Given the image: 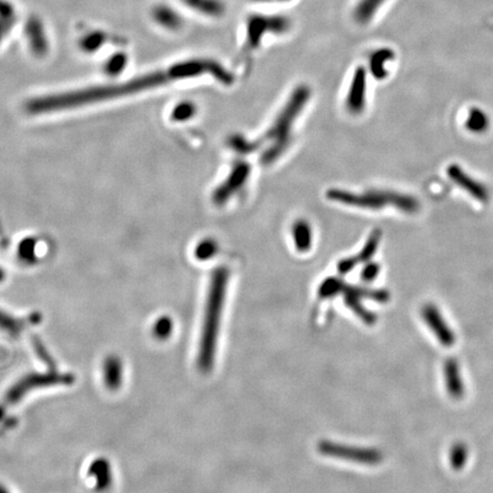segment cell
Instances as JSON below:
<instances>
[{
  "instance_id": "6da1fadb",
  "label": "cell",
  "mask_w": 493,
  "mask_h": 493,
  "mask_svg": "<svg viewBox=\"0 0 493 493\" xmlns=\"http://www.w3.org/2000/svg\"><path fill=\"white\" fill-rule=\"evenodd\" d=\"M203 74H210L215 79L227 86L234 83V76L223 65L214 60H190L172 65L166 70L156 71L143 77L127 81L126 83L114 86L93 87L77 92L65 93L58 95L43 96L34 98L27 104V110L32 114H49L56 111L68 110L72 107L94 104L97 102L107 101L121 96L132 95L135 93L163 86L175 80L199 77Z\"/></svg>"
},
{
  "instance_id": "7a4b0ae2",
  "label": "cell",
  "mask_w": 493,
  "mask_h": 493,
  "mask_svg": "<svg viewBox=\"0 0 493 493\" xmlns=\"http://www.w3.org/2000/svg\"><path fill=\"white\" fill-rule=\"evenodd\" d=\"M229 272L220 267L212 273L209 283L208 296L203 316V331L198 351V367L203 372H209L214 367L218 332L221 327L224 302L227 295Z\"/></svg>"
},
{
  "instance_id": "3957f363",
  "label": "cell",
  "mask_w": 493,
  "mask_h": 493,
  "mask_svg": "<svg viewBox=\"0 0 493 493\" xmlns=\"http://www.w3.org/2000/svg\"><path fill=\"white\" fill-rule=\"evenodd\" d=\"M310 97L311 89L306 85H300L291 93L281 112L264 136L265 141L270 142V147L264 151L262 156L264 165L274 163L288 147L291 129Z\"/></svg>"
},
{
  "instance_id": "277c9868",
  "label": "cell",
  "mask_w": 493,
  "mask_h": 493,
  "mask_svg": "<svg viewBox=\"0 0 493 493\" xmlns=\"http://www.w3.org/2000/svg\"><path fill=\"white\" fill-rule=\"evenodd\" d=\"M327 198L334 203L361 209L379 210L394 207L400 212L414 214L419 209V203L414 196L398 194L396 191H367L365 194H353L349 191L329 190Z\"/></svg>"
},
{
  "instance_id": "5b68a950",
  "label": "cell",
  "mask_w": 493,
  "mask_h": 493,
  "mask_svg": "<svg viewBox=\"0 0 493 493\" xmlns=\"http://www.w3.org/2000/svg\"><path fill=\"white\" fill-rule=\"evenodd\" d=\"M74 376L71 374H61L55 370H50L45 374H25L19 381H16L0 401V421L3 420L8 407H14L25 398L27 394L34 389H45V387L62 386V385H72L74 383Z\"/></svg>"
},
{
  "instance_id": "8992f818",
  "label": "cell",
  "mask_w": 493,
  "mask_h": 493,
  "mask_svg": "<svg viewBox=\"0 0 493 493\" xmlns=\"http://www.w3.org/2000/svg\"><path fill=\"white\" fill-rule=\"evenodd\" d=\"M290 19L285 15H262L254 14L245 22V49L252 52L259 48L267 34L281 36L290 31Z\"/></svg>"
},
{
  "instance_id": "52a82bcc",
  "label": "cell",
  "mask_w": 493,
  "mask_h": 493,
  "mask_svg": "<svg viewBox=\"0 0 493 493\" xmlns=\"http://www.w3.org/2000/svg\"><path fill=\"white\" fill-rule=\"evenodd\" d=\"M318 449L323 456L362 465H377L383 460L381 452L370 447H352L336 442L322 441L318 445Z\"/></svg>"
},
{
  "instance_id": "ba28073f",
  "label": "cell",
  "mask_w": 493,
  "mask_h": 493,
  "mask_svg": "<svg viewBox=\"0 0 493 493\" xmlns=\"http://www.w3.org/2000/svg\"><path fill=\"white\" fill-rule=\"evenodd\" d=\"M340 294L344 295V300H345L346 306L356 313L362 321L370 325H374L376 322V316L365 309L361 300L363 298H369V299L376 300L378 303H387V300L389 299V294L387 291L354 287V285H346L345 282H344Z\"/></svg>"
},
{
  "instance_id": "9c48e42d",
  "label": "cell",
  "mask_w": 493,
  "mask_h": 493,
  "mask_svg": "<svg viewBox=\"0 0 493 493\" xmlns=\"http://www.w3.org/2000/svg\"><path fill=\"white\" fill-rule=\"evenodd\" d=\"M250 173H252V168L248 163L238 161L234 163L227 180L215 190L212 201L217 205H225L233 196H236L242 187H245Z\"/></svg>"
},
{
  "instance_id": "30bf717a",
  "label": "cell",
  "mask_w": 493,
  "mask_h": 493,
  "mask_svg": "<svg viewBox=\"0 0 493 493\" xmlns=\"http://www.w3.org/2000/svg\"><path fill=\"white\" fill-rule=\"evenodd\" d=\"M367 98V71L363 67H358L353 74L349 93H347L346 107L353 114H361L365 110Z\"/></svg>"
},
{
  "instance_id": "8fae6325",
  "label": "cell",
  "mask_w": 493,
  "mask_h": 493,
  "mask_svg": "<svg viewBox=\"0 0 493 493\" xmlns=\"http://www.w3.org/2000/svg\"><path fill=\"white\" fill-rule=\"evenodd\" d=\"M447 175L458 187H461L463 190L471 194L475 199L478 200L480 203H487L489 200L490 194H489V191L485 185L481 184V182L476 181L471 175L464 172L459 166H450L447 169Z\"/></svg>"
},
{
  "instance_id": "7c38bea8",
  "label": "cell",
  "mask_w": 493,
  "mask_h": 493,
  "mask_svg": "<svg viewBox=\"0 0 493 493\" xmlns=\"http://www.w3.org/2000/svg\"><path fill=\"white\" fill-rule=\"evenodd\" d=\"M380 236H381V233H380L379 230H376L371 233V236H369V239H367L365 247L362 248L361 252H358L356 256H352V257L344 258L338 263V272L344 276V274L351 272L358 264L367 263V262L370 261L372 256H374V254L377 252Z\"/></svg>"
},
{
  "instance_id": "4fadbf2b",
  "label": "cell",
  "mask_w": 493,
  "mask_h": 493,
  "mask_svg": "<svg viewBox=\"0 0 493 493\" xmlns=\"http://www.w3.org/2000/svg\"><path fill=\"white\" fill-rule=\"evenodd\" d=\"M423 316L426 323L431 327L433 332L436 335L438 339H440L445 346H450L454 343V336L452 331L447 327L443 316L440 311L434 305H426L423 309Z\"/></svg>"
},
{
  "instance_id": "5bb4252c",
  "label": "cell",
  "mask_w": 493,
  "mask_h": 493,
  "mask_svg": "<svg viewBox=\"0 0 493 493\" xmlns=\"http://www.w3.org/2000/svg\"><path fill=\"white\" fill-rule=\"evenodd\" d=\"M103 379L105 386L110 391H116L123 385V365L121 358L109 356L103 363Z\"/></svg>"
},
{
  "instance_id": "9a60e30c",
  "label": "cell",
  "mask_w": 493,
  "mask_h": 493,
  "mask_svg": "<svg viewBox=\"0 0 493 493\" xmlns=\"http://www.w3.org/2000/svg\"><path fill=\"white\" fill-rule=\"evenodd\" d=\"M88 475L94 478L97 491H107L112 484L111 464L105 458H98L89 466Z\"/></svg>"
},
{
  "instance_id": "2e32d148",
  "label": "cell",
  "mask_w": 493,
  "mask_h": 493,
  "mask_svg": "<svg viewBox=\"0 0 493 493\" xmlns=\"http://www.w3.org/2000/svg\"><path fill=\"white\" fill-rule=\"evenodd\" d=\"M387 0H358L353 11V19L361 25L370 23L379 12L380 7Z\"/></svg>"
},
{
  "instance_id": "e0dca14e",
  "label": "cell",
  "mask_w": 493,
  "mask_h": 493,
  "mask_svg": "<svg viewBox=\"0 0 493 493\" xmlns=\"http://www.w3.org/2000/svg\"><path fill=\"white\" fill-rule=\"evenodd\" d=\"M292 239L295 247L299 252H306L312 248L313 232L309 222L298 220L292 225Z\"/></svg>"
},
{
  "instance_id": "ac0fdd59",
  "label": "cell",
  "mask_w": 493,
  "mask_h": 493,
  "mask_svg": "<svg viewBox=\"0 0 493 493\" xmlns=\"http://www.w3.org/2000/svg\"><path fill=\"white\" fill-rule=\"evenodd\" d=\"M394 58H396V54H394L392 49L381 48L376 50L371 55L370 62H369L370 63L369 67H370L371 74L374 78H377V79L386 78L389 76V70L386 68L387 63L393 61Z\"/></svg>"
},
{
  "instance_id": "d6986e66",
  "label": "cell",
  "mask_w": 493,
  "mask_h": 493,
  "mask_svg": "<svg viewBox=\"0 0 493 493\" xmlns=\"http://www.w3.org/2000/svg\"><path fill=\"white\" fill-rule=\"evenodd\" d=\"M183 1L192 10L212 18H221L227 12L225 4L222 0H183Z\"/></svg>"
},
{
  "instance_id": "ffe728a7",
  "label": "cell",
  "mask_w": 493,
  "mask_h": 493,
  "mask_svg": "<svg viewBox=\"0 0 493 493\" xmlns=\"http://www.w3.org/2000/svg\"><path fill=\"white\" fill-rule=\"evenodd\" d=\"M34 323L30 320H22L13 318L10 314L0 311V331L8 335L11 337H19L22 331L25 330V325Z\"/></svg>"
},
{
  "instance_id": "44dd1931",
  "label": "cell",
  "mask_w": 493,
  "mask_h": 493,
  "mask_svg": "<svg viewBox=\"0 0 493 493\" xmlns=\"http://www.w3.org/2000/svg\"><path fill=\"white\" fill-rule=\"evenodd\" d=\"M445 372L447 386L451 396L454 398H460L463 396L464 387L461 379H460L458 365L454 360H450L445 363Z\"/></svg>"
},
{
  "instance_id": "7402d4cb",
  "label": "cell",
  "mask_w": 493,
  "mask_h": 493,
  "mask_svg": "<svg viewBox=\"0 0 493 493\" xmlns=\"http://www.w3.org/2000/svg\"><path fill=\"white\" fill-rule=\"evenodd\" d=\"M487 125H489V118L485 112L478 107L471 109L466 119V127L468 130L474 133L484 132Z\"/></svg>"
},
{
  "instance_id": "603a6c76",
  "label": "cell",
  "mask_w": 493,
  "mask_h": 493,
  "mask_svg": "<svg viewBox=\"0 0 493 493\" xmlns=\"http://www.w3.org/2000/svg\"><path fill=\"white\" fill-rule=\"evenodd\" d=\"M229 147L236 154H249L261 147V142H252L241 135L231 136L229 138Z\"/></svg>"
},
{
  "instance_id": "cb8c5ba5",
  "label": "cell",
  "mask_w": 493,
  "mask_h": 493,
  "mask_svg": "<svg viewBox=\"0 0 493 493\" xmlns=\"http://www.w3.org/2000/svg\"><path fill=\"white\" fill-rule=\"evenodd\" d=\"M174 330V322L169 316H161L154 322L152 334L158 340H167L172 336Z\"/></svg>"
},
{
  "instance_id": "d4e9b609",
  "label": "cell",
  "mask_w": 493,
  "mask_h": 493,
  "mask_svg": "<svg viewBox=\"0 0 493 493\" xmlns=\"http://www.w3.org/2000/svg\"><path fill=\"white\" fill-rule=\"evenodd\" d=\"M343 285L344 281L338 278H328L322 282V285H320L319 290H318V295L322 299L335 297L340 294Z\"/></svg>"
},
{
  "instance_id": "484cf974",
  "label": "cell",
  "mask_w": 493,
  "mask_h": 493,
  "mask_svg": "<svg viewBox=\"0 0 493 493\" xmlns=\"http://www.w3.org/2000/svg\"><path fill=\"white\" fill-rule=\"evenodd\" d=\"M156 20L169 29H178L182 25V20L176 13L169 10V8H161L156 11Z\"/></svg>"
},
{
  "instance_id": "4316f807",
  "label": "cell",
  "mask_w": 493,
  "mask_h": 493,
  "mask_svg": "<svg viewBox=\"0 0 493 493\" xmlns=\"http://www.w3.org/2000/svg\"><path fill=\"white\" fill-rule=\"evenodd\" d=\"M217 243L212 239L203 240L196 245V257L200 261H208L217 252Z\"/></svg>"
},
{
  "instance_id": "83f0119b",
  "label": "cell",
  "mask_w": 493,
  "mask_h": 493,
  "mask_svg": "<svg viewBox=\"0 0 493 493\" xmlns=\"http://www.w3.org/2000/svg\"><path fill=\"white\" fill-rule=\"evenodd\" d=\"M196 107L194 103L191 102H183L181 104H178L173 111V118L176 121H185L196 114Z\"/></svg>"
},
{
  "instance_id": "f1b7e54d",
  "label": "cell",
  "mask_w": 493,
  "mask_h": 493,
  "mask_svg": "<svg viewBox=\"0 0 493 493\" xmlns=\"http://www.w3.org/2000/svg\"><path fill=\"white\" fill-rule=\"evenodd\" d=\"M32 342H34V351H36V353H37L38 356H39L40 360L45 362L47 365H49L52 370H55L54 360H53L52 356L49 354L48 351H47V349H45V346H43V342H41L39 338L36 337L34 338Z\"/></svg>"
},
{
  "instance_id": "f546056e",
  "label": "cell",
  "mask_w": 493,
  "mask_h": 493,
  "mask_svg": "<svg viewBox=\"0 0 493 493\" xmlns=\"http://www.w3.org/2000/svg\"><path fill=\"white\" fill-rule=\"evenodd\" d=\"M379 271L380 266L377 263H365L361 271V279L367 282L374 281L377 279Z\"/></svg>"
},
{
  "instance_id": "4dcf8cb0",
  "label": "cell",
  "mask_w": 493,
  "mask_h": 493,
  "mask_svg": "<svg viewBox=\"0 0 493 493\" xmlns=\"http://www.w3.org/2000/svg\"><path fill=\"white\" fill-rule=\"evenodd\" d=\"M466 458H467V451H466L465 447L458 445L454 447V452H452V464H454V468L463 467Z\"/></svg>"
},
{
  "instance_id": "1f68e13d",
  "label": "cell",
  "mask_w": 493,
  "mask_h": 493,
  "mask_svg": "<svg viewBox=\"0 0 493 493\" xmlns=\"http://www.w3.org/2000/svg\"><path fill=\"white\" fill-rule=\"evenodd\" d=\"M123 65H125V58L118 56V58H114V61L111 62V65L109 63L107 71L111 72V74H114V72H118L120 69L123 68Z\"/></svg>"
},
{
  "instance_id": "d6a6232c",
  "label": "cell",
  "mask_w": 493,
  "mask_h": 493,
  "mask_svg": "<svg viewBox=\"0 0 493 493\" xmlns=\"http://www.w3.org/2000/svg\"><path fill=\"white\" fill-rule=\"evenodd\" d=\"M254 3H274L276 0H252Z\"/></svg>"
},
{
  "instance_id": "836d02e7",
  "label": "cell",
  "mask_w": 493,
  "mask_h": 493,
  "mask_svg": "<svg viewBox=\"0 0 493 493\" xmlns=\"http://www.w3.org/2000/svg\"><path fill=\"white\" fill-rule=\"evenodd\" d=\"M0 493H10V491L7 490L6 487L0 484Z\"/></svg>"
},
{
  "instance_id": "e575fe53",
  "label": "cell",
  "mask_w": 493,
  "mask_h": 493,
  "mask_svg": "<svg viewBox=\"0 0 493 493\" xmlns=\"http://www.w3.org/2000/svg\"><path fill=\"white\" fill-rule=\"evenodd\" d=\"M3 279H4V272H3V270H1V269H0V281H1V280H3Z\"/></svg>"
},
{
  "instance_id": "d590c367",
  "label": "cell",
  "mask_w": 493,
  "mask_h": 493,
  "mask_svg": "<svg viewBox=\"0 0 493 493\" xmlns=\"http://www.w3.org/2000/svg\"><path fill=\"white\" fill-rule=\"evenodd\" d=\"M276 1H279V3H287V1H291V0H276Z\"/></svg>"
}]
</instances>
